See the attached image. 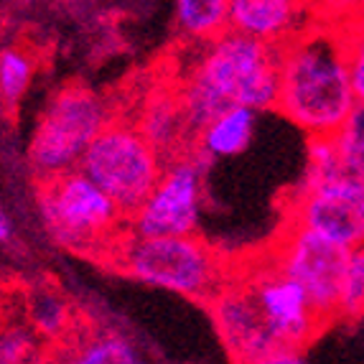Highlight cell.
Masks as SVG:
<instances>
[{
    "label": "cell",
    "mask_w": 364,
    "mask_h": 364,
    "mask_svg": "<svg viewBox=\"0 0 364 364\" xmlns=\"http://www.w3.org/2000/svg\"><path fill=\"white\" fill-rule=\"evenodd\" d=\"M176 95L194 143L201 128L232 107L278 109L280 49L227 31L201 46Z\"/></svg>",
    "instance_id": "1"
},
{
    "label": "cell",
    "mask_w": 364,
    "mask_h": 364,
    "mask_svg": "<svg viewBox=\"0 0 364 364\" xmlns=\"http://www.w3.org/2000/svg\"><path fill=\"white\" fill-rule=\"evenodd\" d=\"M339 21L318 16L280 49L278 112L316 138H334L357 107Z\"/></svg>",
    "instance_id": "2"
},
{
    "label": "cell",
    "mask_w": 364,
    "mask_h": 364,
    "mask_svg": "<svg viewBox=\"0 0 364 364\" xmlns=\"http://www.w3.org/2000/svg\"><path fill=\"white\" fill-rule=\"evenodd\" d=\"M107 260L143 286L207 304L230 278V267L222 255L196 235L138 237L125 232L109 250Z\"/></svg>",
    "instance_id": "3"
},
{
    "label": "cell",
    "mask_w": 364,
    "mask_h": 364,
    "mask_svg": "<svg viewBox=\"0 0 364 364\" xmlns=\"http://www.w3.org/2000/svg\"><path fill=\"white\" fill-rule=\"evenodd\" d=\"M38 209L56 242L77 252L107 257L128 232V217L79 168L41 181Z\"/></svg>",
    "instance_id": "4"
},
{
    "label": "cell",
    "mask_w": 364,
    "mask_h": 364,
    "mask_svg": "<svg viewBox=\"0 0 364 364\" xmlns=\"http://www.w3.org/2000/svg\"><path fill=\"white\" fill-rule=\"evenodd\" d=\"M112 122L107 100L85 85H67L46 102L28 143L31 168L41 181L77 171L85 153Z\"/></svg>",
    "instance_id": "5"
},
{
    "label": "cell",
    "mask_w": 364,
    "mask_h": 364,
    "mask_svg": "<svg viewBox=\"0 0 364 364\" xmlns=\"http://www.w3.org/2000/svg\"><path fill=\"white\" fill-rule=\"evenodd\" d=\"M79 171L130 219L161 181L166 161L135 122L112 120L85 153Z\"/></svg>",
    "instance_id": "6"
},
{
    "label": "cell",
    "mask_w": 364,
    "mask_h": 364,
    "mask_svg": "<svg viewBox=\"0 0 364 364\" xmlns=\"http://www.w3.org/2000/svg\"><path fill=\"white\" fill-rule=\"evenodd\" d=\"M270 257L293 283L304 288L316 318L321 323L334 321L341 306L349 250L286 222Z\"/></svg>",
    "instance_id": "7"
},
{
    "label": "cell",
    "mask_w": 364,
    "mask_h": 364,
    "mask_svg": "<svg viewBox=\"0 0 364 364\" xmlns=\"http://www.w3.org/2000/svg\"><path fill=\"white\" fill-rule=\"evenodd\" d=\"M288 222L344 250L364 245V178L328 176L304 181Z\"/></svg>",
    "instance_id": "8"
},
{
    "label": "cell",
    "mask_w": 364,
    "mask_h": 364,
    "mask_svg": "<svg viewBox=\"0 0 364 364\" xmlns=\"http://www.w3.org/2000/svg\"><path fill=\"white\" fill-rule=\"evenodd\" d=\"M247 288L255 296L267 326L273 331L280 349H304L323 323L316 318L304 288L293 283L273 257H257L237 267Z\"/></svg>",
    "instance_id": "9"
},
{
    "label": "cell",
    "mask_w": 364,
    "mask_h": 364,
    "mask_svg": "<svg viewBox=\"0 0 364 364\" xmlns=\"http://www.w3.org/2000/svg\"><path fill=\"white\" fill-rule=\"evenodd\" d=\"M201 217V166L181 156L166 164L156 188L128 219V232L138 237H191Z\"/></svg>",
    "instance_id": "10"
},
{
    "label": "cell",
    "mask_w": 364,
    "mask_h": 364,
    "mask_svg": "<svg viewBox=\"0 0 364 364\" xmlns=\"http://www.w3.org/2000/svg\"><path fill=\"white\" fill-rule=\"evenodd\" d=\"M209 311L219 339L237 364H250L280 349L255 296L237 270H230L222 291L209 301Z\"/></svg>",
    "instance_id": "11"
},
{
    "label": "cell",
    "mask_w": 364,
    "mask_h": 364,
    "mask_svg": "<svg viewBox=\"0 0 364 364\" xmlns=\"http://www.w3.org/2000/svg\"><path fill=\"white\" fill-rule=\"evenodd\" d=\"M311 8L293 0H230V31L283 49L318 21Z\"/></svg>",
    "instance_id": "12"
},
{
    "label": "cell",
    "mask_w": 364,
    "mask_h": 364,
    "mask_svg": "<svg viewBox=\"0 0 364 364\" xmlns=\"http://www.w3.org/2000/svg\"><path fill=\"white\" fill-rule=\"evenodd\" d=\"M135 125L148 138V143L161 153L164 161L168 156V164L181 158V148L186 146L188 140L194 143V135H191V130L186 125V117H183V109L178 105L176 92L151 97L146 112Z\"/></svg>",
    "instance_id": "13"
},
{
    "label": "cell",
    "mask_w": 364,
    "mask_h": 364,
    "mask_svg": "<svg viewBox=\"0 0 364 364\" xmlns=\"http://www.w3.org/2000/svg\"><path fill=\"white\" fill-rule=\"evenodd\" d=\"M257 125V112L245 107H232L214 117L207 128L196 135V153L207 161H222L245 153L252 143Z\"/></svg>",
    "instance_id": "14"
},
{
    "label": "cell",
    "mask_w": 364,
    "mask_h": 364,
    "mask_svg": "<svg viewBox=\"0 0 364 364\" xmlns=\"http://www.w3.org/2000/svg\"><path fill=\"white\" fill-rule=\"evenodd\" d=\"M59 364H151L128 336L117 331H95L74 341Z\"/></svg>",
    "instance_id": "15"
},
{
    "label": "cell",
    "mask_w": 364,
    "mask_h": 364,
    "mask_svg": "<svg viewBox=\"0 0 364 364\" xmlns=\"http://www.w3.org/2000/svg\"><path fill=\"white\" fill-rule=\"evenodd\" d=\"M173 13L176 28L188 41L201 46L230 31V0H181Z\"/></svg>",
    "instance_id": "16"
},
{
    "label": "cell",
    "mask_w": 364,
    "mask_h": 364,
    "mask_svg": "<svg viewBox=\"0 0 364 364\" xmlns=\"http://www.w3.org/2000/svg\"><path fill=\"white\" fill-rule=\"evenodd\" d=\"M28 326L38 339L59 341L72 328V309L59 293L36 291L28 298Z\"/></svg>",
    "instance_id": "17"
},
{
    "label": "cell",
    "mask_w": 364,
    "mask_h": 364,
    "mask_svg": "<svg viewBox=\"0 0 364 364\" xmlns=\"http://www.w3.org/2000/svg\"><path fill=\"white\" fill-rule=\"evenodd\" d=\"M344 176L364 178V105L359 102L344 128L331 138Z\"/></svg>",
    "instance_id": "18"
},
{
    "label": "cell",
    "mask_w": 364,
    "mask_h": 364,
    "mask_svg": "<svg viewBox=\"0 0 364 364\" xmlns=\"http://www.w3.org/2000/svg\"><path fill=\"white\" fill-rule=\"evenodd\" d=\"M33 79V59L18 46L0 51V97L6 105H18Z\"/></svg>",
    "instance_id": "19"
},
{
    "label": "cell",
    "mask_w": 364,
    "mask_h": 364,
    "mask_svg": "<svg viewBox=\"0 0 364 364\" xmlns=\"http://www.w3.org/2000/svg\"><path fill=\"white\" fill-rule=\"evenodd\" d=\"M0 364H41V339L33 334V328H0Z\"/></svg>",
    "instance_id": "20"
},
{
    "label": "cell",
    "mask_w": 364,
    "mask_h": 364,
    "mask_svg": "<svg viewBox=\"0 0 364 364\" xmlns=\"http://www.w3.org/2000/svg\"><path fill=\"white\" fill-rule=\"evenodd\" d=\"M339 28L346 43V61H349L354 95H357V102L364 105V11L359 16L339 21Z\"/></svg>",
    "instance_id": "21"
},
{
    "label": "cell",
    "mask_w": 364,
    "mask_h": 364,
    "mask_svg": "<svg viewBox=\"0 0 364 364\" xmlns=\"http://www.w3.org/2000/svg\"><path fill=\"white\" fill-rule=\"evenodd\" d=\"M339 316H349V318L364 316V245L349 250L344 286H341Z\"/></svg>",
    "instance_id": "22"
},
{
    "label": "cell",
    "mask_w": 364,
    "mask_h": 364,
    "mask_svg": "<svg viewBox=\"0 0 364 364\" xmlns=\"http://www.w3.org/2000/svg\"><path fill=\"white\" fill-rule=\"evenodd\" d=\"M250 364H309L304 357V349H275L265 357L255 359Z\"/></svg>",
    "instance_id": "23"
},
{
    "label": "cell",
    "mask_w": 364,
    "mask_h": 364,
    "mask_svg": "<svg viewBox=\"0 0 364 364\" xmlns=\"http://www.w3.org/2000/svg\"><path fill=\"white\" fill-rule=\"evenodd\" d=\"M11 232H13L11 219H8V214L0 209V242H8V240H11Z\"/></svg>",
    "instance_id": "24"
}]
</instances>
